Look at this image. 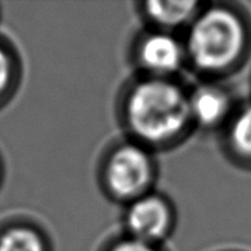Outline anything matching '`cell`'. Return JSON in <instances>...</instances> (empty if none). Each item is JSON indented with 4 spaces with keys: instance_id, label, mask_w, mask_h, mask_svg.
Segmentation results:
<instances>
[{
    "instance_id": "5b68a950",
    "label": "cell",
    "mask_w": 251,
    "mask_h": 251,
    "mask_svg": "<svg viewBox=\"0 0 251 251\" xmlns=\"http://www.w3.org/2000/svg\"><path fill=\"white\" fill-rule=\"evenodd\" d=\"M138 60L141 66L150 73L164 76L180 66L182 49L169 34L154 33L141 41L138 46Z\"/></svg>"
},
{
    "instance_id": "ba28073f",
    "label": "cell",
    "mask_w": 251,
    "mask_h": 251,
    "mask_svg": "<svg viewBox=\"0 0 251 251\" xmlns=\"http://www.w3.org/2000/svg\"><path fill=\"white\" fill-rule=\"evenodd\" d=\"M196 7L193 1H148L145 11L151 21L170 27L185 22Z\"/></svg>"
},
{
    "instance_id": "8992f818",
    "label": "cell",
    "mask_w": 251,
    "mask_h": 251,
    "mask_svg": "<svg viewBox=\"0 0 251 251\" xmlns=\"http://www.w3.org/2000/svg\"><path fill=\"white\" fill-rule=\"evenodd\" d=\"M227 107L228 99L216 88H200L189 100V112L204 126L218 123L227 112Z\"/></svg>"
},
{
    "instance_id": "52a82bcc",
    "label": "cell",
    "mask_w": 251,
    "mask_h": 251,
    "mask_svg": "<svg viewBox=\"0 0 251 251\" xmlns=\"http://www.w3.org/2000/svg\"><path fill=\"white\" fill-rule=\"evenodd\" d=\"M0 251H48L38 229L30 226H12L0 232Z\"/></svg>"
},
{
    "instance_id": "30bf717a",
    "label": "cell",
    "mask_w": 251,
    "mask_h": 251,
    "mask_svg": "<svg viewBox=\"0 0 251 251\" xmlns=\"http://www.w3.org/2000/svg\"><path fill=\"white\" fill-rule=\"evenodd\" d=\"M14 73H15V66L12 62L11 55L7 51L6 48L0 45V99L4 98L10 91L11 82L14 80Z\"/></svg>"
},
{
    "instance_id": "6da1fadb",
    "label": "cell",
    "mask_w": 251,
    "mask_h": 251,
    "mask_svg": "<svg viewBox=\"0 0 251 251\" xmlns=\"http://www.w3.org/2000/svg\"><path fill=\"white\" fill-rule=\"evenodd\" d=\"M189 116V100L176 85L158 78L138 82L126 99L127 126L143 142L161 143L173 138Z\"/></svg>"
},
{
    "instance_id": "7a4b0ae2",
    "label": "cell",
    "mask_w": 251,
    "mask_h": 251,
    "mask_svg": "<svg viewBox=\"0 0 251 251\" xmlns=\"http://www.w3.org/2000/svg\"><path fill=\"white\" fill-rule=\"evenodd\" d=\"M242 42L243 31L238 19L223 10H211L193 25L188 50L197 66L213 71L229 65L239 54Z\"/></svg>"
},
{
    "instance_id": "9c48e42d",
    "label": "cell",
    "mask_w": 251,
    "mask_h": 251,
    "mask_svg": "<svg viewBox=\"0 0 251 251\" xmlns=\"http://www.w3.org/2000/svg\"><path fill=\"white\" fill-rule=\"evenodd\" d=\"M231 137L234 146L240 153L251 155V107L236 118Z\"/></svg>"
},
{
    "instance_id": "277c9868",
    "label": "cell",
    "mask_w": 251,
    "mask_h": 251,
    "mask_svg": "<svg viewBox=\"0 0 251 251\" xmlns=\"http://www.w3.org/2000/svg\"><path fill=\"white\" fill-rule=\"evenodd\" d=\"M169 209L159 197L143 195L127 208L126 228L132 239L151 245L161 239L169 227Z\"/></svg>"
},
{
    "instance_id": "3957f363",
    "label": "cell",
    "mask_w": 251,
    "mask_h": 251,
    "mask_svg": "<svg viewBox=\"0 0 251 251\" xmlns=\"http://www.w3.org/2000/svg\"><path fill=\"white\" fill-rule=\"evenodd\" d=\"M153 177L151 159L137 143H122L107 154L103 182L111 196L134 201L146 195Z\"/></svg>"
},
{
    "instance_id": "8fae6325",
    "label": "cell",
    "mask_w": 251,
    "mask_h": 251,
    "mask_svg": "<svg viewBox=\"0 0 251 251\" xmlns=\"http://www.w3.org/2000/svg\"><path fill=\"white\" fill-rule=\"evenodd\" d=\"M107 251H155L154 247L149 243L141 242V240L132 239V238H127V239H122L112 245Z\"/></svg>"
}]
</instances>
